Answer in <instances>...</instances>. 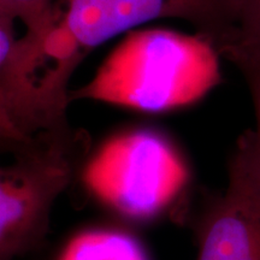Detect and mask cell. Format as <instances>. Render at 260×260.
<instances>
[{"label": "cell", "mask_w": 260, "mask_h": 260, "mask_svg": "<svg viewBox=\"0 0 260 260\" xmlns=\"http://www.w3.org/2000/svg\"><path fill=\"white\" fill-rule=\"evenodd\" d=\"M187 178L186 165L175 148L152 130L110 139L87 169L90 188L123 216L135 219L161 212Z\"/></svg>", "instance_id": "3"}, {"label": "cell", "mask_w": 260, "mask_h": 260, "mask_svg": "<svg viewBox=\"0 0 260 260\" xmlns=\"http://www.w3.org/2000/svg\"><path fill=\"white\" fill-rule=\"evenodd\" d=\"M235 15L236 0H54L47 24L21 42L31 74L64 94L83 58L123 31L158 18L183 19L219 52Z\"/></svg>", "instance_id": "1"}, {"label": "cell", "mask_w": 260, "mask_h": 260, "mask_svg": "<svg viewBox=\"0 0 260 260\" xmlns=\"http://www.w3.org/2000/svg\"><path fill=\"white\" fill-rule=\"evenodd\" d=\"M57 260H149L134 236L121 230L90 229L76 234Z\"/></svg>", "instance_id": "6"}, {"label": "cell", "mask_w": 260, "mask_h": 260, "mask_svg": "<svg viewBox=\"0 0 260 260\" xmlns=\"http://www.w3.org/2000/svg\"><path fill=\"white\" fill-rule=\"evenodd\" d=\"M219 54L241 73L260 70V0H236L232 34Z\"/></svg>", "instance_id": "7"}, {"label": "cell", "mask_w": 260, "mask_h": 260, "mask_svg": "<svg viewBox=\"0 0 260 260\" xmlns=\"http://www.w3.org/2000/svg\"><path fill=\"white\" fill-rule=\"evenodd\" d=\"M88 149L30 144L10 152L14 161L0 170V260L44 247L54 201Z\"/></svg>", "instance_id": "4"}, {"label": "cell", "mask_w": 260, "mask_h": 260, "mask_svg": "<svg viewBox=\"0 0 260 260\" xmlns=\"http://www.w3.org/2000/svg\"><path fill=\"white\" fill-rule=\"evenodd\" d=\"M219 52L199 34L168 29L133 30L70 102L95 100L147 113L190 106L222 80Z\"/></svg>", "instance_id": "2"}, {"label": "cell", "mask_w": 260, "mask_h": 260, "mask_svg": "<svg viewBox=\"0 0 260 260\" xmlns=\"http://www.w3.org/2000/svg\"><path fill=\"white\" fill-rule=\"evenodd\" d=\"M248 84L249 92L253 100L255 115V128L247 130L245 134L240 136L243 140L249 152H251L253 160L258 168L260 175V70H252L242 73Z\"/></svg>", "instance_id": "9"}, {"label": "cell", "mask_w": 260, "mask_h": 260, "mask_svg": "<svg viewBox=\"0 0 260 260\" xmlns=\"http://www.w3.org/2000/svg\"><path fill=\"white\" fill-rule=\"evenodd\" d=\"M195 260H260V175L243 140L228 162V184L190 213Z\"/></svg>", "instance_id": "5"}, {"label": "cell", "mask_w": 260, "mask_h": 260, "mask_svg": "<svg viewBox=\"0 0 260 260\" xmlns=\"http://www.w3.org/2000/svg\"><path fill=\"white\" fill-rule=\"evenodd\" d=\"M54 0H0V17L21 19L27 32L40 31L50 19Z\"/></svg>", "instance_id": "8"}]
</instances>
